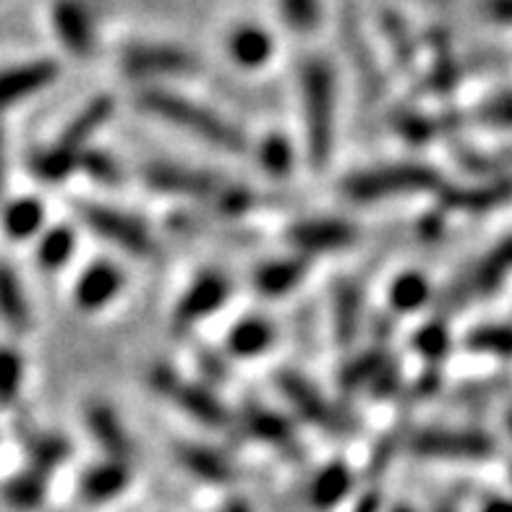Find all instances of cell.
<instances>
[{
  "mask_svg": "<svg viewBox=\"0 0 512 512\" xmlns=\"http://www.w3.org/2000/svg\"><path fill=\"white\" fill-rule=\"evenodd\" d=\"M301 102L309 160L319 168L327 165L335 134V79L322 58H309L301 68Z\"/></svg>",
  "mask_w": 512,
  "mask_h": 512,
  "instance_id": "7a4b0ae2",
  "label": "cell"
},
{
  "mask_svg": "<svg viewBox=\"0 0 512 512\" xmlns=\"http://www.w3.org/2000/svg\"><path fill=\"white\" fill-rule=\"evenodd\" d=\"M0 181H3V144H0Z\"/></svg>",
  "mask_w": 512,
  "mask_h": 512,
  "instance_id": "8d00e7d4",
  "label": "cell"
},
{
  "mask_svg": "<svg viewBox=\"0 0 512 512\" xmlns=\"http://www.w3.org/2000/svg\"><path fill=\"white\" fill-rule=\"evenodd\" d=\"M225 50L238 66H259L270 58L272 37L254 24H243L228 34Z\"/></svg>",
  "mask_w": 512,
  "mask_h": 512,
  "instance_id": "2e32d148",
  "label": "cell"
},
{
  "mask_svg": "<svg viewBox=\"0 0 512 512\" xmlns=\"http://www.w3.org/2000/svg\"><path fill=\"white\" fill-rule=\"evenodd\" d=\"M290 149L285 142H267L262 147V157H264V165L267 170H288V162H290Z\"/></svg>",
  "mask_w": 512,
  "mask_h": 512,
  "instance_id": "1f68e13d",
  "label": "cell"
},
{
  "mask_svg": "<svg viewBox=\"0 0 512 512\" xmlns=\"http://www.w3.org/2000/svg\"><path fill=\"white\" fill-rule=\"evenodd\" d=\"M76 212L95 236L105 238L118 249H126L134 256H147L152 251V236L136 217L97 202H76Z\"/></svg>",
  "mask_w": 512,
  "mask_h": 512,
  "instance_id": "277c9868",
  "label": "cell"
},
{
  "mask_svg": "<svg viewBox=\"0 0 512 512\" xmlns=\"http://www.w3.org/2000/svg\"><path fill=\"white\" fill-rule=\"evenodd\" d=\"M499 21H505V24H512V3H502V6H492L489 8Z\"/></svg>",
  "mask_w": 512,
  "mask_h": 512,
  "instance_id": "e575fe53",
  "label": "cell"
},
{
  "mask_svg": "<svg viewBox=\"0 0 512 512\" xmlns=\"http://www.w3.org/2000/svg\"><path fill=\"white\" fill-rule=\"evenodd\" d=\"M123 285V275L118 267L108 262H97L92 267L84 270V275L79 277V283H76V304L81 309L95 311L100 306L110 304L115 296H118V290Z\"/></svg>",
  "mask_w": 512,
  "mask_h": 512,
  "instance_id": "8fae6325",
  "label": "cell"
},
{
  "mask_svg": "<svg viewBox=\"0 0 512 512\" xmlns=\"http://www.w3.org/2000/svg\"><path fill=\"white\" fill-rule=\"evenodd\" d=\"M53 29L63 48L74 55H89L95 50V29L87 11L79 6L53 8Z\"/></svg>",
  "mask_w": 512,
  "mask_h": 512,
  "instance_id": "7c38bea8",
  "label": "cell"
},
{
  "mask_svg": "<svg viewBox=\"0 0 512 512\" xmlns=\"http://www.w3.org/2000/svg\"><path fill=\"white\" fill-rule=\"evenodd\" d=\"M223 512H249V510H246L243 505H233V507H228V510H223Z\"/></svg>",
  "mask_w": 512,
  "mask_h": 512,
  "instance_id": "d590c367",
  "label": "cell"
},
{
  "mask_svg": "<svg viewBox=\"0 0 512 512\" xmlns=\"http://www.w3.org/2000/svg\"><path fill=\"white\" fill-rule=\"evenodd\" d=\"M471 345L476 351L494 353V356H512V327L505 324L481 327L471 335Z\"/></svg>",
  "mask_w": 512,
  "mask_h": 512,
  "instance_id": "83f0119b",
  "label": "cell"
},
{
  "mask_svg": "<svg viewBox=\"0 0 512 512\" xmlns=\"http://www.w3.org/2000/svg\"><path fill=\"white\" fill-rule=\"evenodd\" d=\"M21 374H24L21 358L14 351L0 348V403L16 398L21 387Z\"/></svg>",
  "mask_w": 512,
  "mask_h": 512,
  "instance_id": "f546056e",
  "label": "cell"
},
{
  "mask_svg": "<svg viewBox=\"0 0 512 512\" xmlns=\"http://www.w3.org/2000/svg\"><path fill=\"white\" fill-rule=\"evenodd\" d=\"M429 296V288L421 277L408 275L400 277L398 283L392 285V304L398 309H413V306L424 304V298Z\"/></svg>",
  "mask_w": 512,
  "mask_h": 512,
  "instance_id": "4dcf8cb0",
  "label": "cell"
},
{
  "mask_svg": "<svg viewBox=\"0 0 512 512\" xmlns=\"http://www.w3.org/2000/svg\"><path fill=\"white\" fill-rule=\"evenodd\" d=\"M358 319H361L358 290L353 288V285H340L335 296V330L343 343H348L351 337H356Z\"/></svg>",
  "mask_w": 512,
  "mask_h": 512,
  "instance_id": "484cf974",
  "label": "cell"
},
{
  "mask_svg": "<svg viewBox=\"0 0 512 512\" xmlns=\"http://www.w3.org/2000/svg\"><path fill=\"white\" fill-rule=\"evenodd\" d=\"M0 225H3V233L14 241H27V238L42 233V225H45V207H42L37 199L32 196H21L8 202L0 212Z\"/></svg>",
  "mask_w": 512,
  "mask_h": 512,
  "instance_id": "9a60e30c",
  "label": "cell"
},
{
  "mask_svg": "<svg viewBox=\"0 0 512 512\" xmlns=\"http://www.w3.org/2000/svg\"><path fill=\"white\" fill-rule=\"evenodd\" d=\"M0 322L11 332H27L32 322L27 293L21 288L16 270L8 262H0Z\"/></svg>",
  "mask_w": 512,
  "mask_h": 512,
  "instance_id": "5bb4252c",
  "label": "cell"
},
{
  "mask_svg": "<svg viewBox=\"0 0 512 512\" xmlns=\"http://www.w3.org/2000/svg\"><path fill=\"white\" fill-rule=\"evenodd\" d=\"M484 118L499 126H512V95H502L484 108Z\"/></svg>",
  "mask_w": 512,
  "mask_h": 512,
  "instance_id": "d6a6232c",
  "label": "cell"
},
{
  "mask_svg": "<svg viewBox=\"0 0 512 512\" xmlns=\"http://www.w3.org/2000/svg\"><path fill=\"white\" fill-rule=\"evenodd\" d=\"M144 178L155 191H168V194H181V196H212L220 194V183L215 176L209 173H199V170L181 168V165H149L144 170Z\"/></svg>",
  "mask_w": 512,
  "mask_h": 512,
  "instance_id": "ba28073f",
  "label": "cell"
},
{
  "mask_svg": "<svg viewBox=\"0 0 512 512\" xmlns=\"http://www.w3.org/2000/svg\"><path fill=\"white\" fill-rule=\"evenodd\" d=\"M301 277H304V264L298 259H283V262L264 264L262 270L256 272V288L262 290L264 296H283L285 290H293Z\"/></svg>",
  "mask_w": 512,
  "mask_h": 512,
  "instance_id": "603a6c76",
  "label": "cell"
},
{
  "mask_svg": "<svg viewBox=\"0 0 512 512\" xmlns=\"http://www.w3.org/2000/svg\"><path fill=\"white\" fill-rule=\"evenodd\" d=\"M507 429H510V434H512V411L507 413Z\"/></svg>",
  "mask_w": 512,
  "mask_h": 512,
  "instance_id": "74e56055",
  "label": "cell"
},
{
  "mask_svg": "<svg viewBox=\"0 0 512 512\" xmlns=\"http://www.w3.org/2000/svg\"><path fill=\"white\" fill-rule=\"evenodd\" d=\"M76 236L68 228H50L40 236L37 243V262L45 272L61 270L63 264L74 256Z\"/></svg>",
  "mask_w": 512,
  "mask_h": 512,
  "instance_id": "44dd1931",
  "label": "cell"
},
{
  "mask_svg": "<svg viewBox=\"0 0 512 512\" xmlns=\"http://www.w3.org/2000/svg\"><path fill=\"white\" fill-rule=\"evenodd\" d=\"M413 447L424 455H437V458H489L494 452L492 437L481 432H445V429H432V432L418 434L413 439Z\"/></svg>",
  "mask_w": 512,
  "mask_h": 512,
  "instance_id": "8992f818",
  "label": "cell"
},
{
  "mask_svg": "<svg viewBox=\"0 0 512 512\" xmlns=\"http://www.w3.org/2000/svg\"><path fill=\"white\" fill-rule=\"evenodd\" d=\"M139 102H142L144 110H149L162 121L176 123L178 128L189 131L191 136L202 139V142L215 144L217 149H223L228 155H246L249 152V139L241 128L225 121L223 115L215 113V110L189 100V97L170 92V89H144L139 95Z\"/></svg>",
  "mask_w": 512,
  "mask_h": 512,
  "instance_id": "6da1fadb",
  "label": "cell"
},
{
  "mask_svg": "<svg viewBox=\"0 0 512 512\" xmlns=\"http://www.w3.org/2000/svg\"><path fill=\"white\" fill-rule=\"evenodd\" d=\"M176 458L181 460V465L186 468V471H191L194 476H199V479L220 481V484H223L225 479L230 481V476H233L230 463H225V458H220L217 452L207 450V447L178 445Z\"/></svg>",
  "mask_w": 512,
  "mask_h": 512,
  "instance_id": "d6986e66",
  "label": "cell"
},
{
  "mask_svg": "<svg viewBox=\"0 0 512 512\" xmlns=\"http://www.w3.org/2000/svg\"><path fill=\"white\" fill-rule=\"evenodd\" d=\"M288 238L306 254H311V251L340 249L345 243H351L356 238V228L340 220H309L290 230Z\"/></svg>",
  "mask_w": 512,
  "mask_h": 512,
  "instance_id": "4fadbf2b",
  "label": "cell"
},
{
  "mask_svg": "<svg viewBox=\"0 0 512 512\" xmlns=\"http://www.w3.org/2000/svg\"><path fill=\"white\" fill-rule=\"evenodd\" d=\"M481 512H512V499H505V497L489 499Z\"/></svg>",
  "mask_w": 512,
  "mask_h": 512,
  "instance_id": "836d02e7",
  "label": "cell"
},
{
  "mask_svg": "<svg viewBox=\"0 0 512 512\" xmlns=\"http://www.w3.org/2000/svg\"><path fill=\"white\" fill-rule=\"evenodd\" d=\"M121 66L134 76H191L199 71V61L189 50L176 45H128L121 55Z\"/></svg>",
  "mask_w": 512,
  "mask_h": 512,
  "instance_id": "5b68a950",
  "label": "cell"
},
{
  "mask_svg": "<svg viewBox=\"0 0 512 512\" xmlns=\"http://www.w3.org/2000/svg\"><path fill=\"white\" fill-rule=\"evenodd\" d=\"M42 486H45V481H37V473H29V476H21L16 481H8L3 497H6L8 505L19 507V510H32L42 502Z\"/></svg>",
  "mask_w": 512,
  "mask_h": 512,
  "instance_id": "4316f807",
  "label": "cell"
},
{
  "mask_svg": "<svg viewBox=\"0 0 512 512\" xmlns=\"http://www.w3.org/2000/svg\"><path fill=\"white\" fill-rule=\"evenodd\" d=\"M280 390L285 392V398L290 400V405L296 408L306 421L322 426L327 432H343L345 421L332 411L330 405L324 403L322 395H319L314 387L304 382L298 374H280Z\"/></svg>",
  "mask_w": 512,
  "mask_h": 512,
  "instance_id": "9c48e42d",
  "label": "cell"
},
{
  "mask_svg": "<svg viewBox=\"0 0 512 512\" xmlns=\"http://www.w3.org/2000/svg\"><path fill=\"white\" fill-rule=\"evenodd\" d=\"M58 76L53 61H27L0 68V110L14 108L16 102L27 100Z\"/></svg>",
  "mask_w": 512,
  "mask_h": 512,
  "instance_id": "52a82bcc",
  "label": "cell"
},
{
  "mask_svg": "<svg viewBox=\"0 0 512 512\" xmlns=\"http://www.w3.org/2000/svg\"><path fill=\"white\" fill-rule=\"evenodd\" d=\"M178 403L186 413H191L194 418H199L202 424L207 426H225L228 418H225L223 405L217 403L209 392L196 390V387H181L178 390Z\"/></svg>",
  "mask_w": 512,
  "mask_h": 512,
  "instance_id": "d4e9b609",
  "label": "cell"
},
{
  "mask_svg": "<svg viewBox=\"0 0 512 512\" xmlns=\"http://www.w3.org/2000/svg\"><path fill=\"white\" fill-rule=\"evenodd\" d=\"M113 105V97L108 95L89 102L87 108L81 110L79 115H74V121L68 123L66 131L58 136V142H55L53 147L58 149V152H63L68 160L76 162V152H79V149L84 152V144L105 126V121H108L110 113H113Z\"/></svg>",
  "mask_w": 512,
  "mask_h": 512,
  "instance_id": "30bf717a",
  "label": "cell"
},
{
  "mask_svg": "<svg viewBox=\"0 0 512 512\" xmlns=\"http://www.w3.org/2000/svg\"><path fill=\"white\" fill-rule=\"evenodd\" d=\"M87 424L89 429H92V434H95L97 442H100L110 455H115V460L121 458V455H126L128 452L126 432H123L121 424H118V418H115V413L110 411V408H105V405L92 408V411L87 413Z\"/></svg>",
  "mask_w": 512,
  "mask_h": 512,
  "instance_id": "7402d4cb",
  "label": "cell"
},
{
  "mask_svg": "<svg viewBox=\"0 0 512 512\" xmlns=\"http://www.w3.org/2000/svg\"><path fill=\"white\" fill-rule=\"evenodd\" d=\"M225 296H228V283H225L223 277H202V280L191 288L189 298L183 301L181 319L183 322H194V319L204 317V314H209V311L223 304Z\"/></svg>",
  "mask_w": 512,
  "mask_h": 512,
  "instance_id": "ffe728a7",
  "label": "cell"
},
{
  "mask_svg": "<svg viewBox=\"0 0 512 512\" xmlns=\"http://www.w3.org/2000/svg\"><path fill=\"white\" fill-rule=\"evenodd\" d=\"M272 343V324L267 319L246 317L230 332V351L238 356H256Z\"/></svg>",
  "mask_w": 512,
  "mask_h": 512,
  "instance_id": "cb8c5ba5",
  "label": "cell"
},
{
  "mask_svg": "<svg viewBox=\"0 0 512 512\" xmlns=\"http://www.w3.org/2000/svg\"><path fill=\"white\" fill-rule=\"evenodd\" d=\"M437 186V170L405 162V165H384V168L356 173L343 183V191L348 199H356V202H374V199H387V196L408 194V191H434Z\"/></svg>",
  "mask_w": 512,
  "mask_h": 512,
  "instance_id": "3957f363",
  "label": "cell"
},
{
  "mask_svg": "<svg viewBox=\"0 0 512 512\" xmlns=\"http://www.w3.org/2000/svg\"><path fill=\"white\" fill-rule=\"evenodd\" d=\"M345 489H348V473L343 468H327L317 479V484H314L311 499L322 507L335 505V499L343 497Z\"/></svg>",
  "mask_w": 512,
  "mask_h": 512,
  "instance_id": "f1b7e54d",
  "label": "cell"
},
{
  "mask_svg": "<svg viewBox=\"0 0 512 512\" xmlns=\"http://www.w3.org/2000/svg\"><path fill=\"white\" fill-rule=\"evenodd\" d=\"M512 270V236L499 243L492 254L476 267L471 283H468V296H479L481 290H492L510 275Z\"/></svg>",
  "mask_w": 512,
  "mask_h": 512,
  "instance_id": "ac0fdd59",
  "label": "cell"
},
{
  "mask_svg": "<svg viewBox=\"0 0 512 512\" xmlns=\"http://www.w3.org/2000/svg\"><path fill=\"white\" fill-rule=\"evenodd\" d=\"M126 468H123V460H113V463L95 465L92 471L84 473L81 479V497L92 502V505H100L105 499H113L115 494L121 492L126 486Z\"/></svg>",
  "mask_w": 512,
  "mask_h": 512,
  "instance_id": "e0dca14e",
  "label": "cell"
}]
</instances>
